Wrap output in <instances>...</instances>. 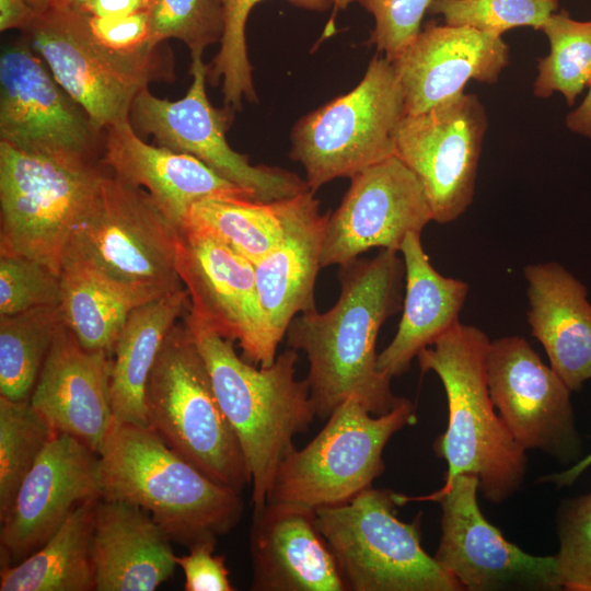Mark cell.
Here are the masks:
<instances>
[{
  "label": "cell",
  "mask_w": 591,
  "mask_h": 591,
  "mask_svg": "<svg viewBox=\"0 0 591 591\" xmlns=\"http://www.w3.org/2000/svg\"><path fill=\"white\" fill-rule=\"evenodd\" d=\"M340 294L324 313L296 316L286 333L289 348L303 350L305 380L316 417L327 419L349 397L379 416L399 406L391 378L376 368L375 343L384 322L403 308L405 265L397 251L339 266Z\"/></svg>",
  "instance_id": "6da1fadb"
},
{
  "label": "cell",
  "mask_w": 591,
  "mask_h": 591,
  "mask_svg": "<svg viewBox=\"0 0 591 591\" xmlns=\"http://www.w3.org/2000/svg\"><path fill=\"white\" fill-rule=\"evenodd\" d=\"M102 498L147 511L171 541L188 549L231 532L241 493L215 482L150 427L115 422L99 453Z\"/></svg>",
  "instance_id": "7a4b0ae2"
},
{
  "label": "cell",
  "mask_w": 591,
  "mask_h": 591,
  "mask_svg": "<svg viewBox=\"0 0 591 591\" xmlns=\"http://www.w3.org/2000/svg\"><path fill=\"white\" fill-rule=\"evenodd\" d=\"M209 370L219 403L240 442L252 485L253 509L263 507L297 434L316 417L308 381L296 378L298 351L288 348L256 368L229 340L188 312L183 320Z\"/></svg>",
  "instance_id": "3957f363"
},
{
  "label": "cell",
  "mask_w": 591,
  "mask_h": 591,
  "mask_svg": "<svg viewBox=\"0 0 591 591\" xmlns=\"http://www.w3.org/2000/svg\"><path fill=\"white\" fill-rule=\"evenodd\" d=\"M490 339L461 322L417 355L422 372H434L448 401V426L434 443L447 462L442 488L461 474L478 477L479 490L494 503L509 499L522 485L528 460L490 398L486 356Z\"/></svg>",
  "instance_id": "277c9868"
},
{
  "label": "cell",
  "mask_w": 591,
  "mask_h": 591,
  "mask_svg": "<svg viewBox=\"0 0 591 591\" xmlns=\"http://www.w3.org/2000/svg\"><path fill=\"white\" fill-rule=\"evenodd\" d=\"M146 408L149 427L207 476L237 493L251 484L237 437L184 321L173 326L159 351Z\"/></svg>",
  "instance_id": "5b68a950"
},
{
  "label": "cell",
  "mask_w": 591,
  "mask_h": 591,
  "mask_svg": "<svg viewBox=\"0 0 591 591\" xmlns=\"http://www.w3.org/2000/svg\"><path fill=\"white\" fill-rule=\"evenodd\" d=\"M62 89L85 111L99 131L129 119L137 95L152 82H173L171 48L158 45L120 51L102 44L88 15L50 5L23 31Z\"/></svg>",
  "instance_id": "8992f818"
},
{
  "label": "cell",
  "mask_w": 591,
  "mask_h": 591,
  "mask_svg": "<svg viewBox=\"0 0 591 591\" xmlns=\"http://www.w3.org/2000/svg\"><path fill=\"white\" fill-rule=\"evenodd\" d=\"M395 494L371 486L347 502L315 510L347 590H464L422 548L420 515L410 523L397 518Z\"/></svg>",
  "instance_id": "52a82bcc"
},
{
  "label": "cell",
  "mask_w": 591,
  "mask_h": 591,
  "mask_svg": "<svg viewBox=\"0 0 591 591\" xmlns=\"http://www.w3.org/2000/svg\"><path fill=\"white\" fill-rule=\"evenodd\" d=\"M178 234L143 188L108 172L74 227L63 259L80 260L121 286L159 298L185 288L176 266Z\"/></svg>",
  "instance_id": "ba28073f"
},
{
  "label": "cell",
  "mask_w": 591,
  "mask_h": 591,
  "mask_svg": "<svg viewBox=\"0 0 591 591\" xmlns=\"http://www.w3.org/2000/svg\"><path fill=\"white\" fill-rule=\"evenodd\" d=\"M405 97L392 61L374 56L351 91L302 117L291 134L292 160L305 170L315 193L337 177L359 172L395 155Z\"/></svg>",
  "instance_id": "9c48e42d"
},
{
  "label": "cell",
  "mask_w": 591,
  "mask_h": 591,
  "mask_svg": "<svg viewBox=\"0 0 591 591\" xmlns=\"http://www.w3.org/2000/svg\"><path fill=\"white\" fill-rule=\"evenodd\" d=\"M416 421L407 398L379 416L347 398L313 440L281 461L266 502L316 510L349 501L383 473V451L392 436Z\"/></svg>",
  "instance_id": "30bf717a"
},
{
  "label": "cell",
  "mask_w": 591,
  "mask_h": 591,
  "mask_svg": "<svg viewBox=\"0 0 591 591\" xmlns=\"http://www.w3.org/2000/svg\"><path fill=\"white\" fill-rule=\"evenodd\" d=\"M108 172L105 165H67L0 141V256H25L60 274L73 229Z\"/></svg>",
  "instance_id": "8fae6325"
},
{
  "label": "cell",
  "mask_w": 591,
  "mask_h": 591,
  "mask_svg": "<svg viewBox=\"0 0 591 591\" xmlns=\"http://www.w3.org/2000/svg\"><path fill=\"white\" fill-rule=\"evenodd\" d=\"M0 141L67 165H103L104 134L25 37L0 54Z\"/></svg>",
  "instance_id": "7c38bea8"
},
{
  "label": "cell",
  "mask_w": 591,
  "mask_h": 591,
  "mask_svg": "<svg viewBox=\"0 0 591 591\" xmlns=\"http://www.w3.org/2000/svg\"><path fill=\"white\" fill-rule=\"evenodd\" d=\"M192 84L179 100L169 101L142 90L129 113L140 136H153L157 144L195 157L217 174L248 192L255 199L274 201L309 190L305 179L275 166L253 165L248 157L227 141L234 111L211 105L207 92L208 65L202 56L192 57Z\"/></svg>",
  "instance_id": "4fadbf2b"
},
{
  "label": "cell",
  "mask_w": 591,
  "mask_h": 591,
  "mask_svg": "<svg viewBox=\"0 0 591 591\" xmlns=\"http://www.w3.org/2000/svg\"><path fill=\"white\" fill-rule=\"evenodd\" d=\"M478 477L457 475L447 488L428 496L396 493L399 506L412 500L441 507V538L434 558L464 590H560L555 556H535L507 541L483 515Z\"/></svg>",
  "instance_id": "5bb4252c"
},
{
  "label": "cell",
  "mask_w": 591,
  "mask_h": 591,
  "mask_svg": "<svg viewBox=\"0 0 591 591\" xmlns=\"http://www.w3.org/2000/svg\"><path fill=\"white\" fill-rule=\"evenodd\" d=\"M487 127L484 105L464 92L403 117L395 157L419 179L432 221L450 223L472 205Z\"/></svg>",
  "instance_id": "9a60e30c"
},
{
  "label": "cell",
  "mask_w": 591,
  "mask_h": 591,
  "mask_svg": "<svg viewBox=\"0 0 591 591\" xmlns=\"http://www.w3.org/2000/svg\"><path fill=\"white\" fill-rule=\"evenodd\" d=\"M176 266L188 292V313L220 336L237 341L246 361L266 367L277 357L260 306L255 265L197 229L179 230Z\"/></svg>",
  "instance_id": "2e32d148"
},
{
  "label": "cell",
  "mask_w": 591,
  "mask_h": 591,
  "mask_svg": "<svg viewBox=\"0 0 591 591\" xmlns=\"http://www.w3.org/2000/svg\"><path fill=\"white\" fill-rule=\"evenodd\" d=\"M490 398L515 442L564 463L580 460L570 390L520 336L490 340L486 356Z\"/></svg>",
  "instance_id": "e0dca14e"
},
{
  "label": "cell",
  "mask_w": 591,
  "mask_h": 591,
  "mask_svg": "<svg viewBox=\"0 0 591 591\" xmlns=\"http://www.w3.org/2000/svg\"><path fill=\"white\" fill-rule=\"evenodd\" d=\"M430 221L419 179L393 155L351 177L340 205L329 215L321 268L341 266L373 247L399 252L407 234L421 233Z\"/></svg>",
  "instance_id": "ac0fdd59"
},
{
  "label": "cell",
  "mask_w": 591,
  "mask_h": 591,
  "mask_svg": "<svg viewBox=\"0 0 591 591\" xmlns=\"http://www.w3.org/2000/svg\"><path fill=\"white\" fill-rule=\"evenodd\" d=\"M102 498L99 454L57 433L0 517V565L13 566L44 545L81 503Z\"/></svg>",
  "instance_id": "d6986e66"
},
{
  "label": "cell",
  "mask_w": 591,
  "mask_h": 591,
  "mask_svg": "<svg viewBox=\"0 0 591 591\" xmlns=\"http://www.w3.org/2000/svg\"><path fill=\"white\" fill-rule=\"evenodd\" d=\"M392 63L405 113L414 115L463 93L470 80L496 83L509 63V46L501 35L431 21Z\"/></svg>",
  "instance_id": "ffe728a7"
},
{
  "label": "cell",
  "mask_w": 591,
  "mask_h": 591,
  "mask_svg": "<svg viewBox=\"0 0 591 591\" xmlns=\"http://www.w3.org/2000/svg\"><path fill=\"white\" fill-rule=\"evenodd\" d=\"M109 373L111 354L85 349L62 322L28 401L58 433L99 454L116 422Z\"/></svg>",
  "instance_id": "44dd1931"
},
{
  "label": "cell",
  "mask_w": 591,
  "mask_h": 591,
  "mask_svg": "<svg viewBox=\"0 0 591 591\" xmlns=\"http://www.w3.org/2000/svg\"><path fill=\"white\" fill-rule=\"evenodd\" d=\"M252 591H346L313 509L266 502L250 529Z\"/></svg>",
  "instance_id": "7402d4cb"
},
{
  "label": "cell",
  "mask_w": 591,
  "mask_h": 591,
  "mask_svg": "<svg viewBox=\"0 0 591 591\" xmlns=\"http://www.w3.org/2000/svg\"><path fill=\"white\" fill-rule=\"evenodd\" d=\"M282 237L255 264L260 306L276 346L298 313L316 310L314 287L331 212L320 213L312 190L279 200Z\"/></svg>",
  "instance_id": "603a6c76"
},
{
  "label": "cell",
  "mask_w": 591,
  "mask_h": 591,
  "mask_svg": "<svg viewBox=\"0 0 591 591\" xmlns=\"http://www.w3.org/2000/svg\"><path fill=\"white\" fill-rule=\"evenodd\" d=\"M102 163L118 179L143 188L179 230L190 208L201 199H255L195 157L144 142L129 119L104 130Z\"/></svg>",
  "instance_id": "cb8c5ba5"
},
{
  "label": "cell",
  "mask_w": 591,
  "mask_h": 591,
  "mask_svg": "<svg viewBox=\"0 0 591 591\" xmlns=\"http://www.w3.org/2000/svg\"><path fill=\"white\" fill-rule=\"evenodd\" d=\"M171 538L141 508L96 501L92 558L96 591H153L175 571Z\"/></svg>",
  "instance_id": "d4e9b609"
},
{
  "label": "cell",
  "mask_w": 591,
  "mask_h": 591,
  "mask_svg": "<svg viewBox=\"0 0 591 591\" xmlns=\"http://www.w3.org/2000/svg\"><path fill=\"white\" fill-rule=\"evenodd\" d=\"M528 324L570 391L591 379V304L587 288L557 262L530 264Z\"/></svg>",
  "instance_id": "484cf974"
},
{
  "label": "cell",
  "mask_w": 591,
  "mask_h": 591,
  "mask_svg": "<svg viewBox=\"0 0 591 591\" xmlns=\"http://www.w3.org/2000/svg\"><path fill=\"white\" fill-rule=\"evenodd\" d=\"M399 253L405 265L402 318L394 338L376 359L378 370L391 379L404 374L420 350L460 323L470 289L467 282L436 270L420 233L407 234Z\"/></svg>",
  "instance_id": "4316f807"
},
{
  "label": "cell",
  "mask_w": 591,
  "mask_h": 591,
  "mask_svg": "<svg viewBox=\"0 0 591 591\" xmlns=\"http://www.w3.org/2000/svg\"><path fill=\"white\" fill-rule=\"evenodd\" d=\"M190 308L185 288L136 308L111 352L109 397L115 421L149 427L146 389L165 337Z\"/></svg>",
  "instance_id": "83f0119b"
},
{
  "label": "cell",
  "mask_w": 591,
  "mask_h": 591,
  "mask_svg": "<svg viewBox=\"0 0 591 591\" xmlns=\"http://www.w3.org/2000/svg\"><path fill=\"white\" fill-rule=\"evenodd\" d=\"M60 286L59 309L65 326L85 349L109 354L130 313L157 299L72 258L62 262Z\"/></svg>",
  "instance_id": "f1b7e54d"
},
{
  "label": "cell",
  "mask_w": 591,
  "mask_h": 591,
  "mask_svg": "<svg viewBox=\"0 0 591 591\" xmlns=\"http://www.w3.org/2000/svg\"><path fill=\"white\" fill-rule=\"evenodd\" d=\"M97 500L78 506L36 552L2 567L0 591H94L92 536Z\"/></svg>",
  "instance_id": "f546056e"
},
{
  "label": "cell",
  "mask_w": 591,
  "mask_h": 591,
  "mask_svg": "<svg viewBox=\"0 0 591 591\" xmlns=\"http://www.w3.org/2000/svg\"><path fill=\"white\" fill-rule=\"evenodd\" d=\"M279 200L208 197L190 208L183 228L189 227L210 234L255 265L282 237Z\"/></svg>",
  "instance_id": "4dcf8cb0"
},
{
  "label": "cell",
  "mask_w": 591,
  "mask_h": 591,
  "mask_svg": "<svg viewBox=\"0 0 591 591\" xmlns=\"http://www.w3.org/2000/svg\"><path fill=\"white\" fill-rule=\"evenodd\" d=\"M61 324L59 305L0 316V395L30 399Z\"/></svg>",
  "instance_id": "1f68e13d"
},
{
  "label": "cell",
  "mask_w": 591,
  "mask_h": 591,
  "mask_svg": "<svg viewBox=\"0 0 591 591\" xmlns=\"http://www.w3.org/2000/svg\"><path fill=\"white\" fill-rule=\"evenodd\" d=\"M540 31L548 39L549 53L538 59L533 93L542 99L561 93L571 106L591 81V20H575L563 9Z\"/></svg>",
  "instance_id": "d6a6232c"
},
{
  "label": "cell",
  "mask_w": 591,
  "mask_h": 591,
  "mask_svg": "<svg viewBox=\"0 0 591 591\" xmlns=\"http://www.w3.org/2000/svg\"><path fill=\"white\" fill-rule=\"evenodd\" d=\"M57 433L30 401L15 402L0 395V517Z\"/></svg>",
  "instance_id": "836d02e7"
},
{
  "label": "cell",
  "mask_w": 591,
  "mask_h": 591,
  "mask_svg": "<svg viewBox=\"0 0 591 591\" xmlns=\"http://www.w3.org/2000/svg\"><path fill=\"white\" fill-rule=\"evenodd\" d=\"M223 7V33L220 48L208 65L207 80L211 85L222 83L224 106L240 111L243 99L256 102L252 67L245 42V24L251 10L262 0H221ZM310 11L323 12L334 0H287Z\"/></svg>",
  "instance_id": "e575fe53"
},
{
  "label": "cell",
  "mask_w": 591,
  "mask_h": 591,
  "mask_svg": "<svg viewBox=\"0 0 591 591\" xmlns=\"http://www.w3.org/2000/svg\"><path fill=\"white\" fill-rule=\"evenodd\" d=\"M558 5L559 0H432L428 12L448 25L502 35L520 26L540 31Z\"/></svg>",
  "instance_id": "d590c367"
},
{
  "label": "cell",
  "mask_w": 591,
  "mask_h": 591,
  "mask_svg": "<svg viewBox=\"0 0 591 591\" xmlns=\"http://www.w3.org/2000/svg\"><path fill=\"white\" fill-rule=\"evenodd\" d=\"M152 47L169 38L182 40L190 57L220 42L223 33L221 0H153L149 8Z\"/></svg>",
  "instance_id": "8d00e7d4"
},
{
  "label": "cell",
  "mask_w": 591,
  "mask_h": 591,
  "mask_svg": "<svg viewBox=\"0 0 591 591\" xmlns=\"http://www.w3.org/2000/svg\"><path fill=\"white\" fill-rule=\"evenodd\" d=\"M557 532L554 556L560 590L591 591V491L561 503Z\"/></svg>",
  "instance_id": "74e56055"
},
{
  "label": "cell",
  "mask_w": 591,
  "mask_h": 591,
  "mask_svg": "<svg viewBox=\"0 0 591 591\" xmlns=\"http://www.w3.org/2000/svg\"><path fill=\"white\" fill-rule=\"evenodd\" d=\"M60 274L19 255L0 256V316L60 303Z\"/></svg>",
  "instance_id": "f35d334b"
},
{
  "label": "cell",
  "mask_w": 591,
  "mask_h": 591,
  "mask_svg": "<svg viewBox=\"0 0 591 591\" xmlns=\"http://www.w3.org/2000/svg\"><path fill=\"white\" fill-rule=\"evenodd\" d=\"M374 19L369 43L390 61L395 60L419 34L432 0H356Z\"/></svg>",
  "instance_id": "ab89813d"
},
{
  "label": "cell",
  "mask_w": 591,
  "mask_h": 591,
  "mask_svg": "<svg viewBox=\"0 0 591 591\" xmlns=\"http://www.w3.org/2000/svg\"><path fill=\"white\" fill-rule=\"evenodd\" d=\"M217 543L206 542L189 548V554L175 556L184 572L186 591H233L222 555H215Z\"/></svg>",
  "instance_id": "60d3db41"
},
{
  "label": "cell",
  "mask_w": 591,
  "mask_h": 591,
  "mask_svg": "<svg viewBox=\"0 0 591 591\" xmlns=\"http://www.w3.org/2000/svg\"><path fill=\"white\" fill-rule=\"evenodd\" d=\"M88 21L94 36L109 48L120 51L152 48L149 10L113 18L88 15Z\"/></svg>",
  "instance_id": "b9f144b4"
},
{
  "label": "cell",
  "mask_w": 591,
  "mask_h": 591,
  "mask_svg": "<svg viewBox=\"0 0 591 591\" xmlns=\"http://www.w3.org/2000/svg\"><path fill=\"white\" fill-rule=\"evenodd\" d=\"M153 0H89L80 12L99 18L124 16L149 10Z\"/></svg>",
  "instance_id": "7bdbcfd3"
},
{
  "label": "cell",
  "mask_w": 591,
  "mask_h": 591,
  "mask_svg": "<svg viewBox=\"0 0 591 591\" xmlns=\"http://www.w3.org/2000/svg\"><path fill=\"white\" fill-rule=\"evenodd\" d=\"M38 11L25 0H0V31L26 30Z\"/></svg>",
  "instance_id": "ee69618b"
},
{
  "label": "cell",
  "mask_w": 591,
  "mask_h": 591,
  "mask_svg": "<svg viewBox=\"0 0 591 591\" xmlns=\"http://www.w3.org/2000/svg\"><path fill=\"white\" fill-rule=\"evenodd\" d=\"M589 91L581 104L566 117L567 128L591 140V81Z\"/></svg>",
  "instance_id": "f6af8a7d"
},
{
  "label": "cell",
  "mask_w": 591,
  "mask_h": 591,
  "mask_svg": "<svg viewBox=\"0 0 591 591\" xmlns=\"http://www.w3.org/2000/svg\"><path fill=\"white\" fill-rule=\"evenodd\" d=\"M591 465V452L578 460L568 470L546 475L542 478L545 483L555 484L557 487L569 486Z\"/></svg>",
  "instance_id": "bcb514c9"
},
{
  "label": "cell",
  "mask_w": 591,
  "mask_h": 591,
  "mask_svg": "<svg viewBox=\"0 0 591 591\" xmlns=\"http://www.w3.org/2000/svg\"><path fill=\"white\" fill-rule=\"evenodd\" d=\"M89 0H50V5L70 8L80 11Z\"/></svg>",
  "instance_id": "7dc6e473"
},
{
  "label": "cell",
  "mask_w": 591,
  "mask_h": 591,
  "mask_svg": "<svg viewBox=\"0 0 591 591\" xmlns=\"http://www.w3.org/2000/svg\"><path fill=\"white\" fill-rule=\"evenodd\" d=\"M32 7H34L38 12H42L50 7V0H25Z\"/></svg>",
  "instance_id": "c3c4849f"
},
{
  "label": "cell",
  "mask_w": 591,
  "mask_h": 591,
  "mask_svg": "<svg viewBox=\"0 0 591 591\" xmlns=\"http://www.w3.org/2000/svg\"><path fill=\"white\" fill-rule=\"evenodd\" d=\"M352 0H334V11L345 8Z\"/></svg>",
  "instance_id": "681fc988"
}]
</instances>
